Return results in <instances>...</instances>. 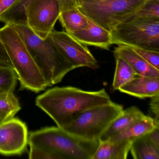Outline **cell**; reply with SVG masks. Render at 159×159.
<instances>
[{"mask_svg": "<svg viewBox=\"0 0 159 159\" xmlns=\"http://www.w3.org/2000/svg\"><path fill=\"white\" fill-rule=\"evenodd\" d=\"M111 101L105 89L92 92L66 86L49 89L37 97L35 102L57 126L63 129L82 111Z\"/></svg>", "mask_w": 159, "mask_h": 159, "instance_id": "obj_1", "label": "cell"}, {"mask_svg": "<svg viewBox=\"0 0 159 159\" xmlns=\"http://www.w3.org/2000/svg\"><path fill=\"white\" fill-rule=\"evenodd\" d=\"M17 32L44 76L48 87L61 82L75 68L49 37L42 39L27 25L8 24Z\"/></svg>", "mask_w": 159, "mask_h": 159, "instance_id": "obj_2", "label": "cell"}, {"mask_svg": "<svg viewBox=\"0 0 159 159\" xmlns=\"http://www.w3.org/2000/svg\"><path fill=\"white\" fill-rule=\"evenodd\" d=\"M0 40L11 62L22 90L36 93L44 91L48 84L25 42L8 24L0 28Z\"/></svg>", "mask_w": 159, "mask_h": 159, "instance_id": "obj_3", "label": "cell"}, {"mask_svg": "<svg viewBox=\"0 0 159 159\" xmlns=\"http://www.w3.org/2000/svg\"><path fill=\"white\" fill-rule=\"evenodd\" d=\"M99 140L84 139L58 126L31 132L29 146L45 149L59 154L63 159H92Z\"/></svg>", "mask_w": 159, "mask_h": 159, "instance_id": "obj_4", "label": "cell"}, {"mask_svg": "<svg viewBox=\"0 0 159 159\" xmlns=\"http://www.w3.org/2000/svg\"><path fill=\"white\" fill-rule=\"evenodd\" d=\"M148 0H84L80 11L90 20L111 32L137 11Z\"/></svg>", "mask_w": 159, "mask_h": 159, "instance_id": "obj_5", "label": "cell"}, {"mask_svg": "<svg viewBox=\"0 0 159 159\" xmlns=\"http://www.w3.org/2000/svg\"><path fill=\"white\" fill-rule=\"evenodd\" d=\"M123 111L122 105L112 101L96 106L77 114L63 129L84 139L99 140L102 134Z\"/></svg>", "mask_w": 159, "mask_h": 159, "instance_id": "obj_6", "label": "cell"}, {"mask_svg": "<svg viewBox=\"0 0 159 159\" xmlns=\"http://www.w3.org/2000/svg\"><path fill=\"white\" fill-rule=\"evenodd\" d=\"M112 44L159 52V19L125 21L111 31Z\"/></svg>", "mask_w": 159, "mask_h": 159, "instance_id": "obj_7", "label": "cell"}, {"mask_svg": "<svg viewBox=\"0 0 159 159\" xmlns=\"http://www.w3.org/2000/svg\"><path fill=\"white\" fill-rule=\"evenodd\" d=\"M28 27L42 39L54 30L60 14L58 0H34L25 9Z\"/></svg>", "mask_w": 159, "mask_h": 159, "instance_id": "obj_8", "label": "cell"}, {"mask_svg": "<svg viewBox=\"0 0 159 159\" xmlns=\"http://www.w3.org/2000/svg\"><path fill=\"white\" fill-rule=\"evenodd\" d=\"M48 37L75 69L82 67L98 68V62L88 47L69 33L53 30Z\"/></svg>", "mask_w": 159, "mask_h": 159, "instance_id": "obj_9", "label": "cell"}, {"mask_svg": "<svg viewBox=\"0 0 159 159\" xmlns=\"http://www.w3.org/2000/svg\"><path fill=\"white\" fill-rule=\"evenodd\" d=\"M27 126L17 118H11L0 123V154L20 155L28 144Z\"/></svg>", "mask_w": 159, "mask_h": 159, "instance_id": "obj_10", "label": "cell"}, {"mask_svg": "<svg viewBox=\"0 0 159 159\" xmlns=\"http://www.w3.org/2000/svg\"><path fill=\"white\" fill-rule=\"evenodd\" d=\"M79 41L86 45L109 50L112 45L111 32L88 18L87 26L81 30L71 33Z\"/></svg>", "mask_w": 159, "mask_h": 159, "instance_id": "obj_11", "label": "cell"}, {"mask_svg": "<svg viewBox=\"0 0 159 159\" xmlns=\"http://www.w3.org/2000/svg\"><path fill=\"white\" fill-rule=\"evenodd\" d=\"M119 90L138 98H151L159 94V77L137 75Z\"/></svg>", "mask_w": 159, "mask_h": 159, "instance_id": "obj_12", "label": "cell"}, {"mask_svg": "<svg viewBox=\"0 0 159 159\" xmlns=\"http://www.w3.org/2000/svg\"><path fill=\"white\" fill-rule=\"evenodd\" d=\"M114 53L123 57L134 70L138 76L159 77V70L143 59L131 46L119 45Z\"/></svg>", "mask_w": 159, "mask_h": 159, "instance_id": "obj_13", "label": "cell"}, {"mask_svg": "<svg viewBox=\"0 0 159 159\" xmlns=\"http://www.w3.org/2000/svg\"><path fill=\"white\" fill-rule=\"evenodd\" d=\"M145 116L139 108L134 106L130 107L125 110H123L121 113L112 122L102 134L99 141L108 140Z\"/></svg>", "mask_w": 159, "mask_h": 159, "instance_id": "obj_14", "label": "cell"}, {"mask_svg": "<svg viewBox=\"0 0 159 159\" xmlns=\"http://www.w3.org/2000/svg\"><path fill=\"white\" fill-rule=\"evenodd\" d=\"M157 127H159V124L155 122L154 119L146 115L132 124L125 130L108 140L111 141H127L132 142L135 139L144 135Z\"/></svg>", "mask_w": 159, "mask_h": 159, "instance_id": "obj_15", "label": "cell"}, {"mask_svg": "<svg viewBox=\"0 0 159 159\" xmlns=\"http://www.w3.org/2000/svg\"><path fill=\"white\" fill-rule=\"evenodd\" d=\"M132 142L99 141L92 159H125L130 151Z\"/></svg>", "mask_w": 159, "mask_h": 159, "instance_id": "obj_16", "label": "cell"}, {"mask_svg": "<svg viewBox=\"0 0 159 159\" xmlns=\"http://www.w3.org/2000/svg\"><path fill=\"white\" fill-rule=\"evenodd\" d=\"M58 19L66 32L69 34L85 28L88 23V18L79 8L61 13Z\"/></svg>", "mask_w": 159, "mask_h": 159, "instance_id": "obj_17", "label": "cell"}, {"mask_svg": "<svg viewBox=\"0 0 159 159\" xmlns=\"http://www.w3.org/2000/svg\"><path fill=\"white\" fill-rule=\"evenodd\" d=\"M130 151L135 159H159V148L155 147L145 135L131 143Z\"/></svg>", "mask_w": 159, "mask_h": 159, "instance_id": "obj_18", "label": "cell"}, {"mask_svg": "<svg viewBox=\"0 0 159 159\" xmlns=\"http://www.w3.org/2000/svg\"><path fill=\"white\" fill-rule=\"evenodd\" d=\"M34 0H17L0 16V22L5 24L27 25L25 9Z\"/></svg>", "mask_w": 159, "mask_h": 159, "instance_id": "obj_19", "label": "cell"}, {"mask_svg": "<svg viewBox=\"0 0 159 159\" xmlns=\"http://www.w3.org/2000/svg\"><path fill=\"white\" fill-rule=\"evenodd\" d=\"M116 68L112 82V89L119 90L123 85L137 76L129 64L120 56L114 53Z\"/></svg>", "mask_w": 159, "mask_h": 159, "instance_id": "obj_20", "label": "cell"}, {"mask_svg": "<svg viewBox=\"0 0 159 159\" xmlns=\"http://www.w3.org/2000/svg\"><path fill=\"white\" fill-rule=\"evenodd\" d=\"M18 98L12 91H0V119L3 121L14 118L21 110Z\"/></svg>", "mask_w": 159, "mask_h": 159, "instance_id": "obj_21", "label": "cell"}, {"mask_svg": "<svg viewBox=\"0 0 159 159\" xmlns=\"http://www.w3.org/2000/svg\"><path fill=\"white\" fill-rule=\"evenodd\" d=\"M139 18L159 19V0H148L137 11L125 21Z\"/></svg>", "mask_w": 159, "mask_h": 159, "instance_id": "obj_22", "label": "cell"}, {"mask_svg": "<svg viewBox=\"0 0 159 159\" xmlns=\"http://www.w3.org/2000/svg\"><path fill=\"white\" fill-rule=\"evenodd\" d=\"M17 78L13 68L0 65V91L14 92Z\"/></svg>", "mask_w": 159, "mask_h": 159, "instance_id": "obj_23", "label": "cell"}, {"mask_svg": "<svg viewBox=\"0 0 159 159\" xmlns=\"http://www.w3.org/2000/svg\"><path fill=\"white\" fill-rule=\"evenodd\" d=\"M143 59L159 70V52L138 47H132Z\"/></svg>", "mask_w": 159, "mask_h": 159, "instance_id": "obj_24", "label": "cell"}, {"mask_svg": "<svg viewBox=\"0 0 159 159\" xmlns=\"http://www.w3.org/2000/svg\"><path fill=\"white\" fill-rule=\"evenodd\" d=\"M29 159H63L59 154L45 149L30 146Z\"/></svg>", "mask_w": 159, "mask_h": 159, "instance_id": "obj_25", "label": "cell"}, {"mask_svg": "<svg viewBox=\"0 0 159 159\" xmlns=\"http://www.w3.org/2000/svg\"><path fill=\"white\" fill-rule=\"evenodd\" d=\"M58 2L60 13L79 7L78 0H58Z\"/></svg>", "mask_w": 159, "mask_h": 159, "instance_id": "obj_26", "label": "cell"}, {"mask_svg": "<svg viewBox=\"0 0 159 159\" xmlns=\"http://www.w3.org/2000/svg\"><path fill=\"white\" fill-rule=\"evenodd\" d=\"M150 108L152 113L154 116V120L159 124V94L151 98Z\"/></svg>", "mask_w": 159, "mask_h": 159, "instance_id": "obj_27", "label": "cell"}, {"mask_svg": "<svg viewBox=\"0 0 159 159\" xmlns=\"http://www.w3.org/2000/svg\"><path fill=\"white\" fill-rule=\"evenodd\" d=\"M0 65L7 66L13 68L11 62L1 40H0Z\"/></svg>", "mask_w": 159, "mask_h": 159, "instance_id": "obj_28", "label": "cell"}, {"mask_svg": "<svg viewBox=\"0 0 159 159\" xmlns=\"http://www.w3.org/2000/svg\"><path fill=\"white\" fill-rule=\"evenodd\" d=\"M145 136L155 147L159 148V127L150 131Z\"/></svg>", "mask_w": 159, "mask_h": 159, "instance_id": "obj_29", "label": "cell"}, {"mask_svg": "<svg viewBox=\"0 0 159 159\" xmlns=\"http://www.w3.org/2000/svg\"><path fill=\"white\" fill-rule=\"evenodd\" d=\"M17 0H0V16L12 6Z\"/></svg>", "mask_w": 159, "mask_h": 159, "instance_id": "obj_30", "label": "cell"}, {"mask_svg": "<svg viewBox=\"0 0 159 159\" xmlns=\"http://www.w3.org/2000/svg\"><path fill=\"white\" fill-rule=\"evenodd\" d=\"M84 0H78V3H79V6H80V4H81L82 2Z\"/></svg>", "mask_w": 159, "mask_h": 159, "instance_id": "obj_31", "label": "cell"}, {"mask_svg": "<svg viewBox=\"0 0 159 159\" xmlns=\"http://www.w3.org/2000/svg\"><path fill=\"white\" fill-rule=\"evenodd\" d=\"M2 121H3L2 120H1V119H0V123H1L2 122Z\"/></svg>", "mask_w": 159, "mask_h": 159, "instance_id": "obj_32", "label": "cell"}]
</instances>
